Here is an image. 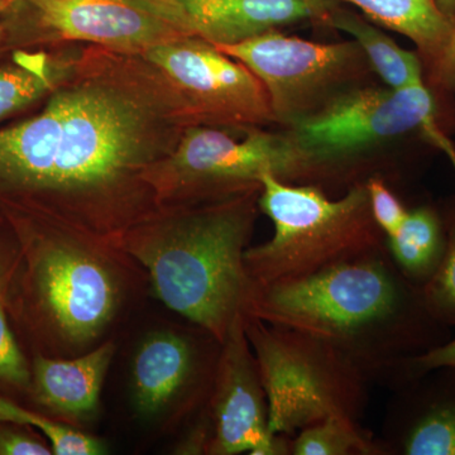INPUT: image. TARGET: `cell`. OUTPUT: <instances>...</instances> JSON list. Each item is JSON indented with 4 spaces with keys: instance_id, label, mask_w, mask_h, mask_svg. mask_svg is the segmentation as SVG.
<instances>
[{
    "instance_id": "obj_1",
    "label": "cell",
    "mask_w": 455,
    "mask_h": 455,
    "mask_svg": "<svg viewBox=\"0 0 455 455\" xmlns=\"http://www.w3.org/2000/svg\"><path fill=\"white\" fill-rule=\"evenodd\" d=\"M197 125L139 53L82 44L41 112L0 130V196L119 247L158 206L148 176Z\"/></svg>"
},
{
    "instance_id": "obj_2",
    "label": "cell",
    "mask_w": 455,
    "mask_h": 455,
    "mask_svg": "<svg viewBox=\"0 0 455 455\" xmlns=\"http://www.w3.org/2000/svg\"><path fill=\"white\" fill-rule=\"evenodd\" d=\"M244 316L324 341L368 382L387 387L403 359L451 339L387 245L299 280L252 284Z\"/></svg>"
},
{
    "instance_id": "obj_3",
    "label": "cell",
    "mask_w": 455,
    "mask_h": 455,
    "mask_svg": "<svg viewBox=\"0 0 455 455\" xmlns=\"http://www.w3.org/2000/svg\"><path fill=\"white\" fill-rule=\"evenodd\" d=\"M262 188V187H260ZM260 188L200 202L163 204L119 242L164 307L223 343L244 316L251 283L244 253Z\"/></svg>"
},
{
    "instance_id": "obj_4",
    "label": "cell",
    "mask_w": 455,
    "mask_h": 455,
    "mask_svg": "<svg viewBox=\"0 0 455 455\" xmlns=\"http://www.w3.org/2000/svg\"><path fill=\"white\" fill-rule=\"evenodd\" d=\"M444 104L427 85L349 90L307 118L283 127L295 154L292 184L350 188L371 178L364 160L386 143L420 134L444 152L455 169Z\"/></svg>"
},
{
    "instance_id": "obj_5",
    "label": "cell",
    "mask_w": 455,
    "mask_h": 455,
    "mask_svg": "<svg viewBox=\"0 0 455 455\" xmlns=\"http://www.w3.org/2000/svg\"><path fill=\"white\" fill-rule=\"evenodd\" d=\"M26 243L32 307L59 358L83 355L121 315L140 267L116 245L41 220Z\"/></svg>"
},
{
    "instance_id": "obj_6",
    "label": "cell",
    "mask_w": 455,
    "mask_h": 455,
    "mask_svg": "<svg viewBox=\"0 0 455 455\" xmlns=\"http://www.w3.org/2000/svg\"><path fill=\"white\" fill-rule=\"evenodd\" d=\"M260 185L259 211L274 224V235L245 251L252 284L299 280L387 245L371 212L366 182L339 199L315 185L291 184L269 172Z\"/></svg>"
},
{
    "instance_id": "obj_7",
    "label": "cell",
    "mask_w": 455,
    "mask_h": 455,
    "mask_svg": "<svg viewBox=\"0 0 455 455\" xmlns=\"http://www.w3.org/2000/svg\"><path fill=\"white\" fill-rule=\"evenodd\" d=\"M265 387L271 434L295 436L328 416L358 420L370 401L364 374L324 341L244 316Z\"/></svg>"
},
{
    "instance_id": "obj_8",
    "label": "cell",
    "mask_w": 455,
    "mask_h": 455,
    "mask_svg": "<svg viewBox=\"0 0 455 455\" xmlns=\"http://www.w3.org/2000/svg\"><path fill=\"white\" fill-rule=\"evenodd\" d=\"M208 125H190L175 149L148 176L158 205L200 202L260 188L265 173L293 182L295 154L283 131L252 128L243 139Z\"/></svg>"
},
{
    "instance_id": "obj_9",
    "label": "cell",
    "mask_w": 455,
    "mask_h": 455,
    "mask_svg": "<svg viewBox=\"0 0 455 455\" xmlns=\"http://www.w3.org/2000/svg\"><path fill=\"white\" fill-rule=\"evenodd\" d=\"M217 47L256 75L281 127L307 118L349 90L372 85L376 75L355 41L319 44L275 29Z\"/></svg>"
},
{
    "instance_id": "obj_10",
    "label": "cell",
    "mask_w": 455,
    "mask_h": 455,
    "mask_svg": "<svg viewBox=\"0 0 455 455\" xmlns=\"http://www.w3.org/2000/svg\"><path fill=\"white\" fill-rule=\"evenodd\" d=\"M142 55L184 99L197 125L244 132L276 124L256 75L211 42L184 36Z\"/></svg>"
},
{
    "instance_id": "obj_11",
    "label": "cell",
    "mask_w": 455,
    "mask_h": 455,
    "mask_svg": "<svg viewBox=\"0 0 455 455\" xmlns=\"http://www.w3.org/2000/svg\"><path fill=\"white\" fill-rule=\"evenodd\" d=\"M5 44H95L139 53L184 37L128 0H9L3 14Z\"/></svg>"
},
{
    "instance_id": "obj_12",
    "label": "cell",
    "mask_w": 455,
    "mask_h": 455,
    "mask_svg": "<svg viewBox=\"0 0 455 455\" xmlns=\"http://www.w3.org/2000/svg\"><path fill=\"white\" fill-rule=\"evenodd\" d=\"M212 455H275L268 403L259 363L238 317L221 343L211 397Z\"/></svg>"
},
{
    "instance_id": "obj_13",
    "label": "cell",
    "mask_w": 455,
    "mask_h": 455,
    "mask_svg": "<svg viewBox=\"0 0 455 455\" xmlns=\"http://www.w3.org/2000/svg\"><path fill=\"white\" fill-rule=\"evenodd\" d=\"M221 344L203 331L200 337L157 331L147 335L134 353L132 395L137 412L154 419L171 403L202 409L211 397Z\"/></svg>"
},
{
    "instance_id": "obj_14",
    "label": "cell",
    "mask_w": 455,
    "mask_h": 455,
    "mask_svg": "<svg viewBox=\"0 0 455 455\" xmlns=\"http://www.w3.org/2000/svg\"><path fill=\"white\" fill-rule=\"evenodd\" d=\"M181 36L229 46L262 33L311 20L325 0H128Z\"/></svg>"
},
{
    "instance_id": "obj_15",
    "label": "cell",
    "mask_w": 455,
    "mask_h": 455,
    "mask_svg": "<svg viewBox=\"0 0 455 455\" xmlns=\"http://www.w3.org/2000/svg\"><path fill=\"white\" fill-rule=\"evenodd\" d=\"M382 423L386 455H455V367L394 388Z\"/></svg>"
},
{
    "instance_id": "obj_16",
    "label": "cell",
    "mask_w": 455,
    "mask_h": 455,
    "mask_svg": "<svg viewBox=\"0 0 455 455\" xmlns=\"http://www.w3.org/2000/svg\"><path fill=\"white\" fill-rule=\"evenodd\" d=\"M349 3L381 28L405 36L415 44L425 84L443 104L455 94V16L438 0H339Z\"/></svg>"
},
{
    "instance_id": "obj_17",
    "label": "cell",
    "mask_w": 455,
    "mask_h": 455,
    "mask_svg": "<svg viewBox=\"0 0 455 455\" xmlns=\"http://www.w3.org/2000/svg\"><path fill=\"white\" fill-rule=\"evenodd\" d=\"M114 352L113 341L108 340L76 357L37 355L33 362L36 400L61 418L88 420L97 412Z\"/></svg>"
},
{
    "instance_id": "obj_18",
    "label": "cell",
    "mask_w": 455,
    "mask_h": 455,
    "mask_svg": "<svg viewBox=\"0 0 455 455\" xmlns=\"http://www.w3.org/2000/svg\"><path fill=\"white\" fill-rule=\"evenodd\" d=\"M319 25L331 27L352 36L353 41L367 56L374 74L388 88L405 89L424 85V68L418 53L398 46L381 27L343 7L339 0H325Z\"/></svg>"
},
{
    "instance_id": "obj_19",
    "label": "cell",
    "mask_w": 455,
    "mask_h": 455,
    "mask_svg": "<svg viewBox=\"0 0 455 455\" xmlns=\"http://www.w3.org/2000/svg\"><path fill=\"white\" fill-rule=\"evenodd\" d=\"M74 50L14 51L0 65V122L49 97L68 74Z\"/></svg>"
},
{
    "instance_id": "obj_20",
    "label": "cell",
    "mask_w": 455,
    "mask_h": 455,
    "mask_svg": "<svg viewBox=\"0 0 455 455\" xmlns=\"http://www.w3.org/2000/svg\"><path fill=\"white\" fill-rule=\"evenodd\" d=\"M386 244L401 274L423 289L444 256L447 233L443 215L431 205L409 209L396 232L386 236Z\"/></svg>"
},
{
    "instance_id": "obj_21",
    "label": "cell",
    "mask_w": 455,
    "mask_h": 455,
    "mask_svg": "<svg viewBox=\"0 0 455 455\" xmlns=\"http://www.w3.org/2000/svg\"><path fill=\"white\" fill-rule=\"evenodd\" d=\"M292 455H386L381 440L346 416H328L293 436Z\"/></svg>"
},
{
    "instance_id": "obj_22",
    "label": "cell",
    "mask_w": 455,
    "mask_h": 455,
    "mask_svg": "<svg viewBox=\"0 0 455 455\" xmlns=\"http://www.w3.org/2000/svg\"><path fill=\"white\" fill-rule=\"evenodd\" d=\"M0 423L32 427L40 430L51 443L52 454L98 455L104 453L100 440L68 425L51 420L47 416L28 411L7 398L0 396Z\"/></svg>"
},
{
    "instance_id": "obj_23",
    "label": "cell",
    "mask_w": 455,
    "mask_h": 455,
    "mask_svg": "<svg viewBox=\"0 0 455 455\" xmlns=\"http://www.w3.org/2000/svg\"><path fill=\"white\" fill-rule=\"evenodd\" d=\"M447 245L434 276L421 291L427 310L442 324L455 326V205L443 215Z\"/></svg>"
},
{
    "instance_id": "obj_24",
    "label": "cell",
    "mask_w": 455,
    "mask_h": 455,
    "mask_svg": "<svg viewBox=\"0 0 455 455\" xmlns=\"http://www.w3.org/2000/svg\"><path fill=\"white\" fill-rule=\"evenodd\" d=\"M366 188L374 221L383 235H391L405 220L409 209L392 193L382 176L368 179Z\"/></svg>"
},
{
    "instance_id": "obj_25",
    "label": "cell",
    "mask_w": 455,
    "mask_h": 455,
    "mask_svg": "<svg viewBox=\"0 0 455 455\" xmlns=\"http://www.w3.org/2000/svg\"><path fill=\"white\" fill-rule=\"evenodd\" d=\"M31 379L25 355L9 328L4 304L0 295V381L16 387H26Z\"/></svg>"
},
{
    "instance_id": "obj_26",
    "label": "cell",
    "mask_w": 455,
    "mask_h": 455,
    "mask_svg": "<svg viewBox=\"0 0 455 455\" xmlns=\"http://www.w3.org/2000/svg\"><path fill=\"white\" fill-rule=\"evenodd\" d=\"M443 366L455 367V339L448 340L447 343L423 355L403 359L398 364L390 388L394 390L410 379H414L421 374Z\"/></svg>"
},
{
    "instance_id": "obj_27",
    "label": "cell",
    "mask_w": 455,
    "mask_h": 455,
    "mask_svg": "<svg viewBox=\"0 0 455 455\" xmlns=\"http://www.w3.org/2000/svg\"><path fill=\"white\" fill-rule=\"evenodd\" d=\"M52 449L20 431L0 430V455H49Z\"/></svg>"
},
{
    "instance_id": "obj_28",
    "label": "cell",
    "mask_w": 455,
    "mask_h": 455,
    "mask_svg": "<svg viewBox=\"0 0 455 455\" xmlns=\"http://www.w3.org/2000/svg\"><path fill=\"white\" fill-rule=\"evenodd\" d=\"M9 0H0V50L3 49L5 44V29L3 26V14H4L5 9L8 7Z\"/></svg>"
},
{
    "instance_id": "obj_29",
    "label": "cell",
    "mask_w": 455,
    "mask_h": 455,
    "mask_svg": "<svg viewBox=\"0 0 455 455\" xmlns=\"http://www.w3.org/2000/svg\"><path fill=\"white\" fill-rule=\"evenodd\" d=\"M440 9L449 16H455V0H438Z\"/></svg>"
}]
</instances>
